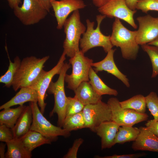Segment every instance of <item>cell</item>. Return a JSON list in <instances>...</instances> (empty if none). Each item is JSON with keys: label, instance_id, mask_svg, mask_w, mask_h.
<instances>
[{"label": "cell", "instance_id": "obj_1", "mask_svg": "<svg viewBox=\"0 0 158 158\" xmlns=\"http://www.w3.org/2000/svg\"><path fill=\"white\" fill-rule=\"evenodd\" d=\"M137 31H133L126 28L118 18H115L112 26L110 41L113 46L120 48L123 58L135 59L138 53L139 47L136 40Z\"/></svg>", "mask_w": 158, "mask_h": 158}, {"label": "cell", "instance_id": "obj_2", "mask_svg": "<svg viewBox=\"0 0 158 158\" xmlns=\"http://www.w3.org/2000/svg\"><path fill=\"white\" fill-rule=\"evenodd\" d=\"M49 58L47 56L42 58L34 56L24 58L13 81L12 86L14 91L23 87H30L39 75Z\"/></svg>", "mask_w": 158, "mask_h": 158}, {"label": "cell", "instance_id": "obj_3", "mask_svg": "<svg viewBox=\"0 0 158 158\" xmlns=\"http://www.w3.org/2000/svg\"><path fill=\"white\" fill-rule=\"evenodd\" d=\"M106 17L101 14L96 16L97 25L95 29L94 28V21H91L88 19L86 20V30L80 42V50L83 54L96 47H102L106 53L112 49L113 46L110 41V36L104 35L100 29L101 23Z\"/></svg>", "mask_w": 158, "mask_h": 158}, {"label": "cell", "instance_id": "obj_4", "mask_svg": "<svg viewBox=\"0 0 158 158\" xmlns=\"http://www.w3.org/2000/svg\"><path fill=\"white\" fill-rule=\"evenodd\" d=\"M65 38L63 45V52L70 58L80 51V42L82 35L86 29L81 22L79 10L74 11L65 21L63 26Z\"/></svg>", "mask_w": 158, "mask_h": 158}, {"label": "cell", "instance_id": "obj_5", "mask_svg": "<svg viewBox=\"0 0 158 158\" xmlns=\"http://www.w3.org/2000/svg\"><path fill=\"white\" fill-rule=\"evenodd\" d=\"M71 64L65 63L61 69L59 77L55 82H51L47 90L49 94H53L54 99V108L50 112V116L56 114L58 116V126L62 127L65 118V111L67 97L66 96L65 88V77L67 71L71 67Z\"/></svg>", "mask_w": 158, "mask_h": 158}, {"label": "cell", "instance_id": "obj_6", "mask_svg": "<svg viewBox=\"0 0 158 158\" xmlns=\"http://www.w3.org/2000/svg\"><path fill=\"white\" fill-rule=\"evenodd\" d=\"M69 61L72 71L70 75L66 73L64 80L67 84V87L74 91L82 82L89 81V73L93 60L85 56L80 50L70 58Z\"/></svg>", "mask_w": 158, "mask_h": 158}, {"label": "cell", "instance_id": "obj_7", "mask_svg": "<svg viewBox=\"0 0 158 158\" xmlns=\"http://www.w3.org/2000/svg\"><path fill=\"white\" fill-rule=\"evenodd\" d=\"M37 102H30L32 112L33 121L30 130L37 132L52 142L56 140L59 136L67 137L70 132L62 127L51 124L43 115L39 108Z\"/></svg>", "mask_w": 158, "mask_h": 158}, {"label": "cell", "instance_id": "obj_8", "mask_svg": "<svg viewBox=\"0 0 158 158\" xmlns=\"http://www.w3.org/2000/svg\"><path fill=\"white\" fill-rule=\"evenodd\" d=\"M66 54L63 52L56 65L48 71H46L43 69L35 81L29 87L37 92L38 104L43 114L47 105L44 102L46 92L54 76L60 73L66 59Z\"/></svg>", "mask_w": 158, "mask_h": 158}, {"label": "cell", "instance_id": "obj_9", "mask_svg": "<svg viewBox=\"0 0 158 158\" xmlns=\"http://www.w3.org/2000/svg\"><path fill=\"white\" fill-rule=\"evenodd\" d=\"M111 112V121L123 126H133L146 121L149 116L146 113L141 114L132 109L122 108L120 101L116 97L109 98L107 102Z\"/></svg>", "mask_w": 158, "mask_h": 158}, {"label": "cell", "instance_id": "obj_10", "mask_svg": "<svg viewBox=\"0 0 158 158\" xmlns=\"http://www.w3.org/2000/svg\"><path fill=\"white\" fill-rule=\"evenodd\" d=\"M13 10L15 16L25 25L38 23L49 12L37 0H23L21 6H18Z\"/></svg>", "mask_w": 158, "mask_h": 158}, {"label": "cell", "instance_id": "obj_11", "mask_svg": "<svg viewBox=\"0 0 158 158\" xmlns=\"http://www.w3.org/2000/svg\"><path fill=\"white\" fill-rule=\"evenodd\" d=\"M85 128L93 131L102 123L111 121V112L107 104L102 100L97 103L85 105L83 110Z\"/></svg>", "mask_w": 158, "mask_h": 158}, {"label": "cell", "instance_id": "obj_12", "mask_svg": "<svg viewBox=\"0 0 158 158\" xmlns=\"http://www.w3.org/2000/svg\"><path fill=\"white\" fill-rule=\"evenodd\" d=\"M101 14L109 18H118L128 23L135 29L137 28L133 16L136 10L130 9L126 0H110L105 5L98 9Z\"/></svg>", "mask_w": 158, "mask_h": 158}, {"label": "cell", "instance_id": "obj_13", "mask_svg": "<svg viewBox=\"0 0 158 158\" xmlns=\"http://www.w3.org/2000/svg\"><path fill=\"white\" fill-rule=\"evenodd\" d=\"M139 23L136 40L139 45L148 44L158 36V17L150 15L139 16L136 18Z\"/></svg>", "mask_w": 158, "mask_h": 158}, {"label": "cell", "instance_id": "obj_14", "mask_svg": "<svg viewBox=\"0 0 158 158\" xmlns=\"http://www.w3.org/2000/svg\"><path fill=\"white\" fill-rule=\"evenodd\" d=\"M51 7L57 22L56 28L61 30L69 15L74 11L85 8L86 5L83 0H52Z\"/></svg>", "mask_w": 158, "mask_h": 158}, {"label": "cell", "instance_id": "obj_15", "mask_svg": "<svg viewBox=\"0 0 158 158\" xmlns=\"http://www.w3.org/2000/svg\"><path fill=\"white\" fill-rule=\"evenodd\" d=\"M116 49H111L107 53L104 58L102 61L92 64V66L97 73L105 71L114 76L120 80L127 87L130 85L126 75L123 74L116 66L114 61V55Z\"/></svg>", "mask_w": 158, "mask_h": 158}, {"label": "cell", "instance_id": "obj_16", "mask_svg": "<svg viewBox=\"0 0 158 158\" xmlns=\"http://www.w3.org/2000/svg\"><path fill=\"white\" fill-rule=\"evenodd\" d=\"M140 133L133 143L131 147L134 151H148L158 152V137L146 127H139Z\"/></svg>", "mask_w": 158, "mask_h": 158}, {"label": "cell", "instance_id": "obj_17", "mask_svg": "<svg viewBox=\"0 0 158 158\" xmlns=\"http://www.w3.org/2000/svg\"><path fill=\"white\" fill-rule=\"evenodd\" d=\"M120 126L111 121L103 122L95 128L93 132L101 138L102 150L110 148L114 145V140Z\"/></svg>", "mask_w": 158, "mask_h": 158}, {"label": "cell", "instance_id": "obj_18", "mask_svg": "<svg viewBox=\"0 0 158 158\" xmlns=\"http://www.w3.org/2000/svg\"><path fill=\"white\" fill-rule=\"evenodd\" d=\"M74 91L75 96L85 106L96 103L102 99V96L95 92L89 81L82 82Z\"/></svg>", "mask_w": 158, "mask_h": 158}, {"label": "cell", "instance_id": "obj_19", "mask_svg": "<svg viewBox=\"0 0 158 158\" xmlns=\"http://www.w3.org/2000/svg\"><path fill=\"white\" fill-rule=\"evenodd\" d=\"M38 95L35 90L29 87H24L9 101L0 107L2 110L17 105H23L27 102H38Z\"/></svg>", "mask_w": 158, "mask_h": 158}, {"label": "cell", "instance_id": "obj_20", "mask_svg": "<svg viewBox=\"0 0 158 158\" xmlns=\"http://www.w3.org/2000/svg\"><path fill=\"white\" fill-rule=\"evenodd\" d=\"M33 121L32 111L30 106H26L12 129L14 138H20L30 129Z\"/></svg>", "mask_w": 158, "mask_h": 158}, {"label": "cell", "instance_id": "obj_21", "mask_svg": "<svg viewBox=\"0 0 158 158\" xmlns=\"http://www.w3.org/2000/svg\"><path fill=\"white\" fill-rule=\"evenodd\" d=\"M7 150L5 153L6 158H30L32 152L24 145L20 138H14L6 143Z\"/></svg>", "mask_w": 158, "mask_h": 158}, {"label": "cell", "instance_id": "obj_22", "mask_svg": "<svg viewBox=\"0 0 158 158\" xmlns=\"http://www.w3.org/2000/svg\"><path fill=\"white\" fill-rule=\"evenodd\" d=\"M20 139L25 146L31 152L37 147L50 144L51 142L40 133L31 130Z\"/></svg>", "mask_w": 158, "mask_h": 158}, {"label": "cell", "instance_id": "obj_23", "mask_svg": "<svg viewBox=\"0 0 158 158\" xmlns=\"http://www.w3.org/2000/svg\"><path fill=\"white\" fill-rule=\"evenodd\" d=\"M26 107L19 105L15 108L3 109L0 112V124H4L13 129Z\"/></svg>", "mask_w": 158, "mask_h": 158}, {"label": "cell", "instance_id": "obj_24", "mask_svg": "<svg viewBox=\"0 0 158 158\" xmlns=\"http://www.w3.org/2000/svg\"><path fill=\"white\" fill-rule=\"evenodd\" d=\"M89 82L95 92L99 95L102 96L107 95L116 96L117 91L107 85L97 74L91 67L89 73Z\"/></svg>", "mask_w": 158, "mask_h": 158}, {"label": "cell", "instance_id": "obj_25", "mask_svg": "<svg viewBox=\"0 0 158 158\" xmlns=\"http://www.w3.org/2000/svg\"><path fill=\"white\" fill-rule=\"evenodd\" d=\"M139 128L133 126H120L117 133L114 141L116 144H123L126 142L135 141L140 133Z\"/></svg>", "mask_w": 158, "mask_h": 158}, {"label": "cell", "instance_id": "obj_26", "mask_svg": "<svg viewBox=\"0 0 158 158\" xmlns=\"http://www.w3.org/2000/svg\"><path fill=\"white\" fill-rule=\"evenodd\" d=\"M5 48L7 53L9 64L7 71L1 76L0 82L4 83L5 86L9 88L12 86L14 76L20 66L21 61L17 56L14 58V62H12L10 59L6 46H5Z\"/></svg>", "mask_w": 158, "mask_h": 158}, {"label": "cell", "instance_id": "obj_27", "mask_svg": "<svg viewBox=\"0 0 158 158\" xmlns=\"http://www.w3.org/2000/svg\"><path fill=\"white\" fill-rule=\"evenodd\" d=\"M120 103L123 108L132 109L140 113H145L146 98L142 95H135L128 99L120 102Z\"/></svg>", "mask_w": 158, "mask_h": 158}, {"label": "cell", "instance_id": "obj_28", "mask_svg": "<svg viewBox=\"0 0 158 158\" xmlns=\"http://www.w3.org/2000/svg\"><path fill=\"white\" fill-rule=\"evenodd\" d=\"M62 127L70 132L85 128V121L83 111L66 117Z\"/></svg>", "mask_w": 158, "mask_h": 158}, {"label": "cell", "instance_id": "obj_29", "mask_svg": "<svg viewBox=\"0 0 158 158\" xmlns=\"http://www.w3.org/2000/svg\"><path fill=\"white\" fill-rule=\"evenodd\" d=\"M142 49L148 54L152 66V78L156 77L158 75V47L147 44L141 46Z\"/></svg>", "mask_w": 158, "mask_h": 158}, {"label": "cell", "instance_id": "obj_30", "mask_svg": "<svg viewBox=\"0 0 158 158\" xmlns=\"http://www.w3.org/2000/svg\"><path fill=\"white\" fill-rule=\"evenodd\" d=\"M85 105L75 96L67 97L65 111V117L83 111Z\"/></svg>", "mask_w": 158, "mask_h": 158}, {"label": "cell", "instance_id": "obj_31", "mask_svg": "<svg viewBox=\"0 0 158 158\" xmlns=\"http://www.w3.org/2000/svg\"><path fill=\"white\" fill-rule=\"evenodd\" d=\"M145 98L147 108L153 116L154 119L158 121V97L157 94L152 92Z\"/></svg>", "mask_w": 158, "mask_h": 158}, {"label": "cell", "instance_id": "obj_32", "mask_svg": "<svg viewBox=\"0 0 158 158\" xmlns=\"http://www.w3.org/2000/svg\"><path fill=\"white\" fill-rule=\"evenodd\" d=\"M136 8L145 13L149 11H158V0H138Z\"/></svg>", "mask_w": 158, "mask_h": 158}, {"label": "cell", "instance_id": "obj_33", "mask_svg": "<svg viewBox=\"0 0 158 158\" xmlns=\"http://www.w3.org/2000/svg\"><path fill=\"white\" fill-rule=\"evenodd\" d=\"M14 138L12 129L4 124H0V141L6 143Z\"/></svg>", "mask_w": 158, "mask_h": 158}, {"label": "cell", "instance_id": "obj_34", "mask_svg": "<svg viewBox=\"0 0 158 158\" xmlns=\"http://www.w3.org/2000/svg\"><path fill=\"white\" fill-rule=\"evenodd\" d=\"M83 141V140L81 138L76 139L74 141L72 147L69 149L67 153L64 156L63 158H77L78 149Z\"/></svg>", "mask_w": 158, "mask_h": 158}, {"label": "cell", "instance_id": "obj_35", "mask_svg": "<svg viewBox=\"0 0 158 158\" xmlns=\"http://www.w3.org/2000/svg\"><path fill=\"white\" fill-rule=\"evenodd\" d=\"M146 154L144 153L123 155L115 154L111 156H105L99 157L102 158H138L145 156Z\"/></svg>", "mask_w": 158, "mask_h": 158}, {"label": "cell", "instance_id": "obj_36", "mask_svg": "<svg viewBox=\"0 0 158 158\" xmlns=\"http://www.w3.org/2000/svg\"><path fill=\"white\" fill-rule=\"evenodd\" d=\"M145 127L158 137V121L154 119L149 120L145 124Z\"/></svg>", "mask_w": 158, "mask_h": 158}, {"label": "cell", "instance_id": "obj_37", "mask_svg": "<svg viewBox=\"0 0 158 158\" xmlns=\"http://www.w3.org/2000/svg\"><path fill=\"white\" fill-rule=\"evenodd\" d=\"M45 8L48 12L52 8L51 1L52 0H37Z\"/></svg>", "mask_w": 158, "mask_h": 158}, {"label": "cell", "instance_id": "obj_38", "mask_svg": "<svg viewBox=\"0 0 158 158\" xmlns=\"http://www.w3.org/2000/svg\"><path fill=\"white\" fill-rule=\"evenodd\" d=\"M93 4L98 8H100L107 4L110 0H91Z\"/></svg>", "mask_w": 158, "mask_h": 158}, {"label": "cell", "instance_id": "obj_39", "mask_svg": "<svg viewBox=\"0 0 158 158\" xmlns=\"http://www.w3.org/2000/svg\"><path fill=\"white\" fill-rule=\"evenodd\" d=\"M138 0H126V4L128 7L133 10H136V5Z\"/></svg>", "mask_w": 158, "mask_h": 158}, {"label": "cell", "instance_id": "obj_40", "mask_svg": "<svg viewBox=\"0 0 158 158\" xmlns=\"http://www.w3.org/2000/svg\"><path fill=\"white\" fill-rule=\"evenodd\" d=\"M10 7L14 9L21 3V0H7Z\"/></svg>", "mask_w": 158, "mask_h": 158}, {"label": "cell", "instance_id": "obj_41", "mask_svg": "<svg viewBox=\"0 0 158 158\" xmlns=\"http://www.w3.org/2000/svg\"><path fill=\"white\" fill-rule=\"evenodd\" d=\"M6 145L1 142L0 144V157L1 158H5V148Z\"/></svg>", "mask_w": 158, "mask_h": 158}, {"label": "cell", "instance_id": "obj_42", "mask_svg": "<svg viewBox=\"0 0 158 158\" xmlns=\"http://www.w3.org/2000/svg\"><path fill=\"white\" fill-rule=\"evenodd\" d=\"M147 44L158 47V36L155 40Z\"/></svg>", "mask_w": 158, "mask_h": 158}]
</instances>
